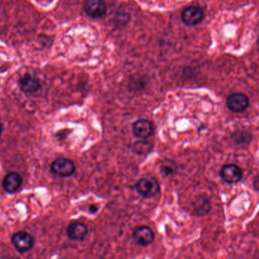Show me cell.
I'll list each match as a JSON object with an SVG mask.
<instances>
[{
    "instance_id": "obj_1",
    "label": "cell",
    "mask_w": 259,
    "mask_h": 259,
    "mask_svg": "<svg viewBox=\"0 0 259 259\" xmlns=\"http://www.w3.org/2000/svg\"><path fill=\"white\" fill-rule=\"evenodd\" d=\"M136 190L142 197L149 199L154 197L160 191V184L153 176L142 178L136 186Z\"/></svg>"
},
{
    "instance_id": "obj_2",
    "label": "cell",
    "mask_w": 259,
    "mask_h": 259,
    "mask_svg": "<svg viewBox=\"0 0 259 259\" xmlns=\"http://www.w3.org/2000/svg\"><path fill=\"white\" fill-rule=\"evenodd\" d=\"M51 171L59 177H69L75 172V163L68 158L55 159L51 164Z\"/></svg>"
},
{
    "instance_id": "obj_3",
    "label": "cell",
    "mask_w": 259,
    "mask_h": 259,
    "mask_svg": "<svg viewBox=\"0 0 259 259\" xmlns=\"http://www.w3.org/2000/svg\"><path fill=\"white\" fill-rule=\"evenodd\" d=\"M12 243L15 250L20 253L29 252L35 245V239L25 231H19L12 236Z\"/></svg>"
},
{
    "instance_id": "obj_4",
    "label": "cell",
    "mask_w": 259,
    "mask_h": 259,
    "mask_svg": "<svg viewBox=\"0 0 259 259\" xmlns=\"http://www.w3.org/2000/svg\"><path fill=\"white\" fill-rule=\"evenodd\" d=\"M204 11L202 8L197 5H191L183 10L181 19L185 25L195 26L202 22V20L204 19Z\"/></svg>"
},
{
    "instance_id": "obj_5",
    "label": "cell",
    "mask_w": 259,
    "mask_h": 259,
    "mask_svg": "<svg viewBox=\"0 0 259 259\" xmlns=\"http://www.w3.org/2000/svg\"><path fill=\"white\" fill-rule=\"evenodd\" d=\"M85 13L94 19L103 18L106 12V5L101 0H89L84 5Z\"/></svg>"
},
{
    "instance_id": "obj_6",
    "label": "cell",
    "mask_w": 259,
    "mask_h": 259,
    "mask_svg": "<svg viewBox=\"0 0 259 259\" xmlns=\"http://www.w3.org/2000/svg\"><path fill=\"white\" fill-rule=\"evenodd\" d=\"M220 174L223 181L230 184L239 183L243 179V171L237 165L233 163L224 165L221 168Z\"/></svg>"
},
{
    "instance_id": "obj_7",
    "label": "cell",
    "mask_w": 259,
    "mask_h": 259,
    "mask_svg": "<svg viewBox=\"0 0 259 259\" xmlns=\"http://www.w3.org/2000/svg\"><path fill=\"white\" fill-rule=\"evenodd\" d=\"M18 86L24 93L34 94L41 89L42 84L38 77L26 74L18 80Z\"/></svg>"
},
{
    "instance_id": "obj_8",
    "label": "cell",
    "mask_w": 259,
    "mask_h": 259,
    "mask_svg": "<svg viewBox=\"0 0 259 259\" xmlns=\"http://www.w3.org/2000/svg\"><path fill=\"white\" fill-rule=\"evenodd\" d=\"M249 98L241 93L230 95L227 99V108L233 112H243L249 106Z\"/></svg>"
},
{
    "instance_id": "obj_9",
    "label": "cell",
    "mask_w": 259,
    "mask_h": 259,
    "mask_svg": "<svg viewBox=\"0 0 259 259\" xmlns=\"http://www.w3.org/2000/svg\"><path fill=\"white\" fill-rule=\"evenodd\" d=\"M155 131L153 123L148 119H139L132 126V132L136 137L141 139H148Z\"/></svg>"
},
{
    "instance_id": "obj_10",
    "label": "cell",
    "mask_w": 259,
    "mask_h": 259,
    "mask_svg": "<svg viewBox=\"0 0 259 259\" xmlns=\"http://www.w3.org/2000/svg\"><path fill=\"white\" fill-rule=\"evenodd\" d=\"M155 233L150 227L146 226L137 227L133 232V239L141 246H149L155 240Z\"/></svg>"
},
{
    "instance_id": "obj_11",
    "label": "cell",
    "mask_w": 259,
    "mask_h": 259,
    "mask_svg": "<svg viewBox=\"0 0 259 259\" xmlns=\"http://www.w3.org/2000/svg\"><path fill=\"white\" fill-rule=\"evenodd\" d=\"M86 225L80 222H74L67 227L66 234L70 240L75 241H82L88 234Z\"/></svg>"
},
{
    "instance_id": "obj_12",
    "label": "cell",
    "mask_w": 259,
    "mask_h": 259,
    "mask_svg": "<svg viewBox=\"0 0 259 259\" xmlns=\"http://www.w3.org/2000/svg\"><path fill=\"white\" fill-rule=\"evenodd\" d=\"M22 177L17 173L7 174L2 180V186L6 193L12 194L16 193L22 185Z\"/></svg>"
},
{
    "instance_id": "obj_13",
    "label": "cell",
    "mask_w": 259,
    "mask_h": 259,
    "mask_svg": "<svg viewBox=\"0 0 259 259\" xmlns=\"http://www.w3.org/2000/svg\"><path fill=\"white\" fill-rule=\"evenodd\" d=\"M152 145L146 141H141L136 142L133 146V151L138 155H146L152 150Z\"/></svg>"
},
{
    "instance_id": "obj_14",
    "label": "cell",
    "mask_w": 259,
    "mask_h": 259,
    "mask_svg": "<svg viewBox=\"0 0 259 259\" xmlns=\"http://www.w3.org/2000/svg\"><path fill=\"white\" fill-rule=\"evenodd\" d=\"M174 163L168 161L167 163H163V166H161V173L165 176H170V174L174 173Z\"/></svg>"
},
{
    "instance_id": "obj_15",
    "label": "cell",
    "mask_w": 259,
    "mask_h": 259,
    "mask_svg": "<svg viewBox=\"0 0 259 259\" xmlns=\"http://www.w3.org/2000/svg\"><path fill=\"white\" fill-rule=\"evenodd\" d=\"M98 207H97L96 206H95V205H92V206H91L89 207V210L91 213H96V212L98 211Z\"/></svg>"
},
{
    "instance_id": "obj_16",
    "label": "cell",
    "mask_w": 259,
    "mask_h": 259,
    "mask_svg": "<svg viewBox=\"0 0 259 259\" xmlns=\"http://www.w3.org/2000/svg\"><path fill=\"white\" fill-rule=\"evenodd\" d=\"M2 126H1V124H0V136H1V135H2Z\"/></svg>"
},
{
    "instance_id": "obj_17",
    "label": "cell",
    "mask_w": 259,
    "mask_h": 259,
    "mask_svg": "<svg viewBox=\"0 0 259 259\" xmlns=\"http://www.w3.org/2000/svg\"><path fill=\"white\" fill-rule=\"evenodd\" d=\"M18 259V258H12V259Z\"/></svg>"
}]
</instances>
